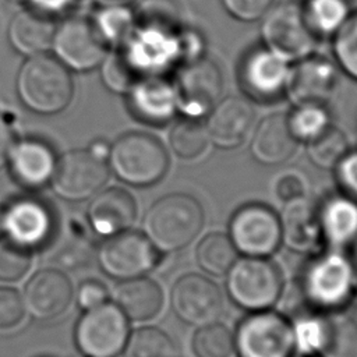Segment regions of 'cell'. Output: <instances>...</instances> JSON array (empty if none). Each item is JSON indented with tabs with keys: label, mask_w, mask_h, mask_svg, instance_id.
<instances>
[{
	"label": "cell",
	"mask_w": 357,
	"mask_h": 357,
	"mask_svg": "<svg viewBox=\"0 0 357 357\" xmlns=\"http://www.w3.org/2000/svg\"><path fill=\"white\" fill-rule=\"evenodd\" d=\"M300 291L314 311H343L356 297L357 271L336 250L317 254L301 269Z\"/></svg>",
	"instance_id": "cell-1"
},
{
	"label": "cell",
	"mask_w": 357,
	"mask_h": 357,
	"mask_svg": "<svg viewBox=\"0 0 357 357\" xmlns=\"http://www.w3.org/2000/svg\"><path fill=\"white\" fill-rule=\"evenodd\" d=\"M204 226V209L197 198L172 192L156 199L145 212L142 230L160 252H173L191 243Z\"/></svg>",
	"instance_id": "cell-2"
},
{
	"label": "cell",
	"mask_w": 357,
	"mask_h": 357,
	"mask_svg": "<svg viewBox=\"0 0 357 357\" xmlns=\"http://www.w3.org/2000/svg\"><path fill=\"white\" fill-rule=\"evenodd\" d=\"M17 92L32 112L53 114L64 110L73 99L74 86L70 70L54 56H31L17 75Z\"/></svg>",
	"instance_id": "cell-3"
},
{
	"label": "cell",
	"mask_w": 357,
	"mask_h": 357,
	"mask_svg": "<svg viewBox=\"0 0 357 357\" xmlns=\"http://www.w3.org/2000/svg\"><path fill=\"white\" fill-rule=\"evenodd\" d=\"M291 322L296 353L305 357H357V322L344 311H314Z\"/></svg>",
	"instance_id": "cell-4"
},
{
	"label": "cell",
	"mask_w": 357,
	"mask_h": 357,
	"mask_svg": "<svg viewBox=\"0 0 357 357\" xmlns=\"http://www.w3.org/2000/svg\"><path fill=\"white\" fill-rule=\"evenodd\" d=\"M107 165L121 181L134 187L158 183L169 169L163 144L148 132H127L109 148Z\"/></svg>",
	"instance_id": "cell-5"
},
{
	"label": "cell",
	"mask_w": 357,
	"mask_h": 357,
	"mask_svg": "<svg viewBox=\"0 0 357 357\" xmlns=\"http://www.w3.org/2000/svg\"><path fill=\"white\" fill-rule=\"evenodd\" d=\"M225 276L230 300L248 312L271 310L283 291V275L268 257L243 255Z\"/></svg>",
	"instance_id": "cell-6"
},
{
	"label": "cell",
	"mask_w": 357,
	"mask_h": 357,
	"mask_svg": "<svg viewBox=\"0 0 357 357\" xmlns=\"http://www.w3.org/2000/svg\"><path fill=\"white\" fill-rule=\"evenodd\" d=\"M237 357H293L296 337L293 322L272 311H255L244 317L233 332Z\"/></svg>",
	"instance_id": "cell-7"
},
{
	"label": "cell",
	"mask_w": 357,
	"mask_h": 357,
	"mask_svg": "<svg viewBox=\"0 0 357 357\" xmlns=\"http://www.w3.org/2000/svg\"><path fill=\"white\" fill-rule=\"evenodd\" d=\"M185 24L166 28L135 24L131 36L119 46L141 78L169 75L180 64V33Z\"/></svg>",
	"instance_id": "cell-8"
},
{
	"label": "cell",
	"mask_w": 357,
	"mask_h": 357,
	"mask_svg": "<svg viewBox=\"0 0 357 357\" xmlns=\"http://www.w3.org/2000/svg\"><path fill=\"white\" fill-rule=\"evenodd\" d=\"M262 45L296 63L315 52L318 38L311 31L303 6L294 1L273 4L261 18Z\"/></svg>",
	"instance_id": "cell-9"
},
{
	"label": "cell",
	"mask_w": 357,
	"mask_h": 357,
	"mask_svg": "<svg viewBox=\"0 0 357 357\" xmlns=\"http://www.w3.org/2000/svg\"><path fill=\"white\" fill-rule=\"evenodd\" d=\"M172 77L177 109L183 117L202 120L222 99L223 74L220 67L204 56L178 66Z\"/></svg>",
	"instance_id": "cell-10"
},
{
	"label": "cell",
	"mask_w": 357,
	"mask_h": 357,
	"mask_svg": "<svg viewBox=\"0 0 357 357\" xmlns=\"http://www.w3.org/2000/svg\"><path fill=\"white\" fill-rule=\"evenodd\" d=\"M291 71V61L262 45L241 57L237 78L247 99L272 103L287 93Z\"/></svg>",
	"instance_id": "cell-11"
},
{
	"label": "cell",
	"mask_w": 357,
	"mask_h": 357,
	"mask_svg": "<svg viewBox=\"0 0 357 357\" xmlns=\"http://www.w3.org/2000/svg\"><path fill=\"white\" fill-rule=\"evenodd\" d=\"M128 322L114 303L86 310L75 325V344L86 357H117L130 335Z\"/></svg>",
	"instance_id": "cell-12"
},
{
	"label": "cell",
	"mask_w": 357,
	"mask_h": 357,
	"mask_svg": "<svg viewBox=\"0 0 357 357\" xmlns=\"http://www.w3.org/2000/svg\"><path fill=\"white\" fill-rule=\"evenodd\" d=\"M227 236L237 252L245 257H269L282 244L280 218L265 204H244L233 212Z\"/></svg>",
	"instance_id": "cell-13"
},
{
	"label": "cell",
	"mask_w": 357,
	"mask_h": 357,
	"mask_svg": "<svg viewBox=\"0 0 357 357\" xmlns=\"http://www.w3.org/2000/svg\"><path fill=\"white\" fill-rule=\"evenodd\" d=\"M109 174L106 158L91 149H73L57 159L50 183L60 198L84 201L102 190Z\"/></svg>",
	"instance_id": "cell-14"
},
{
	"label": "cell",
	"mask_w": 357,
	"mask_h": 357,
	"mask_svg": "<svg viewBox=\"0 0 357 357\" xmlns=\"http://www.w3.org/2000/svg\"><path fill=\"white\" fill-rule=\"evenodd\" d=\"M160 261V252L144 233L124 230L109 236L98 250V262L105 273L128 280L145 276Z\"/></svg>",
	"instance_id": "cell-15"
},
{
	"label": "cell",
	"mask_w": 357,
	"mask_h": 357,
	"mask_svg": "<svg viewBox=\"0 0 357 357\" xmlns=\"http://www.w3.org/2000/svg\"><path fill=\"white\" fill-rule=\"evenodd\" d=\"M52 49L68 70L88 71L100 66L109 45L92 18L74 17L56 28Z\"/></svg>",
	"instance_id": "cell-16"
},
{
	"label": "cell",
	"mask_w": 357,
	"mask_h": 357,
	"mask_svg": "<svg viewBox=\"0 0 357 357\" xmlns=\"http://www.w3.org/2000/svg\"><path fill=\"white\" fill-rule=\"evenodd\" d=\"M170 305L180 321L202 326L219 319L225 303L216 283L199 273H185L170 290Z\"/></svg>",
	"instance_id": "cell-17"
},
{
	"label": "cell",
	"mask_w": 357,
	"mask_h": 357,
	"mask_svg": "<svg viewBox=\"0 0 357 357\" xmlns=\"http://www.w3.org/2000/svg\"><path fill=\"white\" fill-rule=\"evenodd\" d=\"M127 103L132 116L149 126H165L178 114L170 75L141 78L127 92Z\"/></svg>",
	"instance_id": "cell-18"
},
{
	"label": "cell",
	"mask_w": 357,
	"mask_h": 357,
	"mask_svg": "<svg viewBox=\"0 0 357 357\" xmlns=\"http://www.w3.org/2000/svg\"><path fill=\"white\" fill-rule=\"evenodd\" d=\"M205 119L209 142L223 149H231L247 138L255 120V112L250 99L227 96L222 98Z\"/></svg>",
	"instance_id": "cell-19"
},
{
	"label": "cell",
	"mask_w": 357,
	"mask_h": 357,
	"mask_svg": "<svg viewBox=\"0 0 357 357\" xmlns=\"http://www.w3.org/2000/svg\"><path fill=\"white\" fill-rule=\"evenodd\" d=\"M73 296V284L61 271L42 269L25 284L22 300L31 317L47 321L61 315L68 308Z\"/></svg>",
	"instance_id": "cell-20"
},
{
	"label": "cell",
	"mask_w": 357,
	"mask_h": 357,
	"mask_svg": "<svg viewBox=\"0 0 357 357\" xmlns=\"http://www.w3.org/2000/svg\"><path fill=\"white\" fill-rule=\"evenodd\" d=\"M337 77L339 67L335 60L312 53L293 64L286 95L294 105L307 102L326 103L336 88Z\"/></svg>",
	"instance_id": "cell-21"
},
{
	"label": "cell",
	"mask_w": 357,
	"mask_h": 357,
	"mask_svg": "<svg viewBox=\"0 0 357 357\" xmlns=\"http://www.w3.org/2000/svg\"><path fill=\"white\" fill-rule=\"evenodd\" d=\"M56 163L53 149L40 139L24 138L10 145L7 165L13 177L26 188H40L50 183Z\"/></svg>",
	"instance_id": "cell-22"
},
{
	"label": "cell",
	"mask_w": 357,
	"mask_h": 357,
	"mask_svg": "<svg viewBox=\"0 0 357 357\" xmlns=\"http://www.w3.org/2000/svg\"><path fill=\"white\" fill-rule=\"evenodd\" d=\"M4 208L3 233L11 240L35 248L42 244L52 230L49 209L36 199L22 198Z\"/></svg>",
	"instance_id": "cell-23"
},
{
	"label": "cell",
	"mask_w": 357,
	"mask_h": 357,
	"mask_svg": "<svg viewBox=\"0 0 357 357\" xmlns=\"http://www.w3.org/2000/svg\"><path fill=\"white\" fill-rule=\"evenodd\" d=\"M135 218L134 197L119 187L98 191L88 206L89 225L98 234L106 237L130 229Z\"/></svg>",
	"instance_id": "cell-24"
},
{
	"label": "cell",
	"mask_w": 357,
	"mask_h": 357,
	"mask_svg": "<svg viewBox=\"0 0 357 357\" xmlns=\"http://www.w3.org/2000/svg\"><path fill=\"white\" fill-rule=\"evenodd\" d=\"M280 218L282 243L300 254L314 252L322 243L317 206L308 201L287 202Z\"/></svg>",
	"instance_id": "cell-25"
},
{
	"label": "cell",
	"mask_w": 357,
	"mask_h": 357,
	"mask_svg": "<svg viewBox=\"0 0 357 357\" xmlns=\"http://www.w3.org/2000/svg\"><path fill=\"white\" fill-rule=\"evenodd\" d=\"M56 28L54 17L25 7L11 18L8 40L24 56L42 54L52 49Z\"/></svg>",
	"instance_id": "cell-26"
},
{
	"label": "cell",
	"mask_w": 357,
	"mask_h": 357,
	"mask_svg": "<svg viewBox=\"0 0 357 357\" xmlns=\"http://www.w3.org/2000/svg\"><path fill=\"white\" fill-rule=\"evenodd\" d=\"M298 142L291 134L287 117L282 113L265 116L257 126L250 151L255 160L262 165H278L287 160Z\"/></svg>",
	"instance_id": "cell-27"
},
{
	"label": "cell",
	"mask_w": 357,
	"mask_h": 357,
	"mask_svg": "<svg viewBox=\"0 0 357 357\" xmlns=\"http://www.w3.org/2000/svg\"><path fill=\"white\" fill-rule=\"evenodd\" d=\"M162 287L146 276L121 280L113 290V303L128 321L144 322L155 318L163 307Z\"/></svg>",
	"instance_id": "cell-28"
},
{
	"label": "cell",
	"mask_w": 357,
	"mask_h": 357,
	"mask_svg": "<svg viewBox=\"0 0 357 357\" xmlns=\"http://www.w3.org/2000/svg\"><path fill=\"white\" fill-rule=\"evenodd\" d=\"M322 241L333 248L349 245L357 236V201L344 195L326 197L317 206Z\"/></svg>",
	"instance_id": "cell-29"
},
{
	"label": "cell",
	"mask_w": 357,
	"mask_h": 357,
	"mask_svg": "<svg viewBox=\"0 0 357 357\" xmlns=\"http://www.w3.org/2000/svg\"><path fill=\"white\" fill-rule=\"evenodd\" d=\"M305 20L317 38H332L353 13L350 0H305Z\"/></svg>",
	"instance_id": "cell-30"
},
{
	"label": "cell",
	"mask_w": 357,
	"mask_h": 357,
	"mask_svg": "<svg viewBox=\"0 0 357 357\" xmlns=\"http://www.w3.org/2000/svg\"><path fill=\"white\" fill-rule=\"evenodd\" d=\"M286 117L297 142L308 144L333 126L328 105L319 102L297 103Z\"/></svg>",
	"instance_id": "cell-31"
},
{
	"label": "cell",
	"mask_w": 357,
	"mask_h": 357,
	"mask_svg": "<svg viewBox=\"0 0 357 357\" xmlns=\"http://www.w3.org/2000/svg\"><path fill=\"white\" fill-rule=\"evenodd\" d=\"M237 250L227 234L212 231L197 245L195 258L202 271L212 276H225L237 259Z\"/></svg>",
	"instance_id": "cell-32"
},
{
	"label": "cell",
	"mask_w": 357,
	"mask_h": 357,
	"mask_svg": "<svg viewBox=\"0 0 357 357\" xmlns=\"http://www.w3.org/2000/svg\"><path fill=\"white\" fill-rule=\"evenodd\" d=\"M93 22L106 43L121 46L135 29V14L130 6H100Z\"/></svg>",
	"instance_id": "cell-33"
},
{
	"label": "cell",
	"mask_w": 357,
	"mask_h": 357,
	"mask_svg": "<svg viewBox=\"0 0 357 357\" xmlns=\"http://www.w3.org/2000/svg\"><path fill=\"white\" fill-rule=\"evenodd\" d=\"M124 357H177L172 337L159 328L142 326L130 332Z\"/></svg>",
	"instance_id": "cell-34"
},
{
	"label": "cell",
	"mask_w": 357,
	"mask_h": 357,
	"mask_svg": "<svg viewBox=\"0 0 357 357\" xmlns=\"http://www.w3.org/2000/svg\"><path fill=\"white\" fill-rule=\"evenodd\" d=\"M209 144L205 124L198 119L183 117L169 132V145L181 159H194L204 153Z\"/></svg>",
	"instance_id": "cell-35"
},
{
	"label": "cell",
	"mask_w": 357,
	"mask_h": 357,
	"mask_svg": "<svg viewBox=\"0 0 357 357\" xmlns=\"http://www.w3.org/2000/svg\"><path fill=\"white\" fill-rule=\"evenodd\" d=\"M191 350L195 357H231L233 333L218 322L202 325L192 335Z\"/></svg>",
	"instance_id": "cell-36"
},
{
	"label": "cell",
	"mask_w": 357,
	"mask_h": 357,
	"mask_svg": "<svg viewBox=\"0 0 357 357\" xmlns=\"http://www.w3.org/2000/svg\"><path fill=\"white\" fill-rule=\"evenodd\" d=\"M100 78L107 89L124 95L141 79L120 47H113L102 60Z\"/></svg>",
	"instance_id": "cell-37"
},
{
	"label": "cell",
	"mask_w": 357,
	"mask_h": 357,
	"mask_svg": "<svg viewBox=\"0 0 357 357\" xmlns=\"http://www.w3.org/2000/svg\"><path fill=\"white\" fill-rule=\"evenodd\" d=\"M347 151L349 142L346 135L333 126L307 144L310 160L321 169H333Z\"/></svg>",
	"instance_id": "cell-38"
},
{
	"label": "cell",
	"mask_w": 357,
	"mask_h": 357,
	"mask_svg": "<svg viewBox=\"0 0 357 357\" xmlns=\"http://www.w3.org/2000/svg\"><path fill=\"white\" fill-rule=\"evenodd\" d=\"M332 39L335 63L339 70L357 81V10L350 14Z\"/></svg>",
	"instance_id": "cell-39"
},
{
	"label": "cell",
	"mask_w": 357,
	"mask_h": 357,
	"mask_svg": "<svg viewBox=\"0 0 357 357\" xmlns=\"http://www.w3.org/2000/svg\"><path fill=\"white\" fill-rule=\"evenodd\" d=\"M32 259V248L0 234V280H20L31 269Z\"/></svg>",
	"instance_id": "cell-40"
},
{
	"label": "cell",
	"mask_w": 357,
	"mask_h": 357,
	"mask_svg": "<svg viewBox=\"0 0 357 357\" xmlns=\"http://www.w3.org/2000/svg\"><path fill=\"white\" fill-rule=\"evenodd\" d=\"M135 22L177 28L184 22L181 20V10L176 0H139L134 8Z\"/></svg>",
	"instance_id": "cell-41"
},
{
	"label": "cell",
	"mask_w": 357,
	"mask_h": 357,
	"mask_svg": "<svg viewBox=\"0 0 357 357\" xmlns=\"http://www.w3.org/2000/svg\"><path fill=\"white\" fill-rule=\"evenodd\" d=\"M25 314L22 296L14 287L0 286V329L14 328Z\"/></svg>",
	"instance_id": "cell-42"
},
{
	"label": "cell",
	"mask_w": 357,
	"mask_h": 357,
	"mask_svg": "<svg viewBox=\"0 0 357 357\" xmlns=\"http://www.w3.org/2000/svg\"><path fill=\"white\" fill-rule=\"evenodd\" d=\"M225 10L236 20L252 22L261 20L275 4V0H220Z\"/></svg>",
	"instance_id": "cell-43"
},
{
	"label": "cell",
	"mask_w": 357,
	"mask_h": 357,
	"mask_svg": "<svg viewBox=\"0 0 357 357\" xmlns=\"http://www.w3.org/2000/svg\"><path fill=\"white\" fill-rule=\"evenodd\" d=\"M333 170L340 192L357 201V148H349Z\"/></svg>",
	"instance_id": "cell-44"
},
{
	"label": "cell",
	"mask_w": 357,
	"mask_h": 357,
	"mask_svg": "<svg viewBox=\"0 0 357 357\" xmlns=\"http://www.w3.org/2000/svg\"><path fill=\"white\" fill-rule=\"evenodd\" d=\"M206 42L202 32L190 25H184L180 33V59L181 64L194 61L205 56ZM180 64V66H181Z\"/></svg>",
	"instance_id": "cell-45"
},
{
	"label": "cell",
	"mask_w": 357,
	"mask_h": 357,
	"mask_svg": "<svg viewBox=\"0 0 357 357\" xmlns=\"http://www.w3.org/2000/svg\"><path fill=\"white\" fill-rule=\"evenodd\" d=\"M107 298H109V290L106 284L98 279L84 280L75 291L77 304L84 311L107 303Z\"/></svg>",
	"instance_id": "cell-46"
},
{
	"label": "cell",
	"mask_w": 357,
	"mask_h": 357,
	"mask_svg": "<svg viewBox=\"0 0 357 357\" xmlns=\"http://www.w3.org/2000/svg\"><path fill=\"white\" fill-rule=\"evenodd\" d=\"M276 197L287 204L297 199H303L305 195V184L303 177L297 173H284L275 183Z\"/></svg>",
	"instance_id": "cell-47"
},
{
	"label": "cell",
	"mask_w": 357,
	"mask_h": 357,
	"mask_svg": "<svg viewBox=\"0 0 357 357\" xmlns=\"http://www.w3.org/2000/svg\"><path fill=\"white\" fill-rule=\"evenodd\" d=\"M25 7L45 13L52 17H57L66 13L75 0H22Z\"/></svg>",
	"instance_id": "cell-48"
},
{
	"label": "cell",
	"mask_w": 357,
	"mask_h": 357,
	"mask_svg": "<svg viewBox=\"0 0 357 357\" xmlns=\"http://www.w3.org/2000/svg\"><path fill=\"white\" fill-rule=\"evenodd\" d=\"M10 145H11V142L8 141L7 135L0 130V169L7 163Z\"/></svg>",
	"instance_id": "cell-49"
},
{
	"label": "cell",
	"mask_w": 357,
	"mask_h": 357,
	"mask_svg": "<svg viewBox=\"0 0 357 357\" xmlns=\"http://www.w3.org/2000/svg\"><path fill=\"white\" fill-rule=\"evenodd\" d=\"M347 247H349V254H347V257H349L350 262L353 264L354 269L357 271V236L354 237V240H353Z\"/></svg>",
	"instance_id": "cell-50"
},
{
	"label": "cell",
	"mask_w": 357,
	"mask_h": 357,
	"mask_svg": "<svg viewBox=\"0 0 357 357\" xmlns=\"http://www.w3.org/2000/svg\"><path fill=\"white\" fill-rule=\"evenodd\" d=\"M99 6H131L137 0H95Z\"/></svg>",
	"instance_id": "cell-51"
},
{
	"label": "cell",
	"mask_w": 357,
	"mask_h": 357,
	"mask_svg": "<svg viewBox=\"0 0 357 357\" xmlns=\"http://www.w3.org/2000/svg\"><path fill=\"white\" fill-rule=\"evenodd\" d=\"M3 223H4V208L0 206V234L3 233Z\"/></svg>",
	"instance_id": "cell-52"
},
{
	"label": "cell",
	"mask_w": 357,
	"mask_h": 357,
	"mask_svg": "<svg viewBox=\"0 0 357 357\" xmlns=\"http://www.w3.org/2000/svg\"><path fill=\"white\" fill-rule=\"evenodd\" d=\"M356 124H357V113H356Z\"/></svg>",
	"instance_id": "cell-53"
}]
</instances>
